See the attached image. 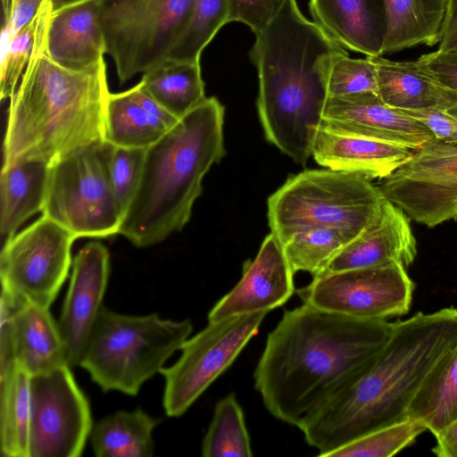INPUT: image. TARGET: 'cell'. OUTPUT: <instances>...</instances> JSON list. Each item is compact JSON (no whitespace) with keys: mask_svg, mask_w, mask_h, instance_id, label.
Listing matches in <instances>:
<instances>
[{"mask_svg":"<svg viewBox=\"0 0 457 457\" xmlns=\"http://www.w3.org/2000/svg\"><path fill=\"white\" fill-rule=\"evenodd\" d=\"M294 275L280 241L270 232L255 258L245 264L240 280L210 311L208 321L282 306L295 293Z\"/></svg>","mask_w":457,"mask_h":457,"instance_id":"cell-17","label":"cell"},{"mask_svg":"<svg viewBox=\"0 0 457 457\" xmlns=\"http://www.w3.org/2000/svg\"><path fill=\"white\" fill-rule=\"evenodd\" d=\"M9 0H2V5H6L8 4Z\"/></svg>","mask_w":457,"mask_h":457,"instance_id":"cell-44","label":"cell"},{"mask_svg":"<svg viewBox=\"0 0 457 457\" xmlns=\"http://www.w3.org/2000/svg\"><path fill=\"white\" fill-rule=\"evenodd\" d=\"M427 428L408 418L376 429L328 453L326 457H389L410 445Z\"/></svg>","mask_w":457,"mask_h":457,"instance_id":"cell-34","label":"cell"},{"mask_svg":"<svg viewBox=\"0 0 457 457\" xmlns=\"http://www.w3.org/2000/svg\"><path fill=\"white\" fill-rule=\"evenodd\" d=\"M386 34L382 53L440 43L448 0H384Z\"/></svg>","mask_w":457,"mask_h":457,"instance_id":"cell-25","label":"cell"},{"mask_svg":"<svg viewBox=\"0 0 457 457\" xmlns=\"http://www.w3.org/2000/svg\"><path fill=\"white\" fill-rule=\"evenodd\" d=\"M50 165L21 161L3 166L0 179V236L2 245L29 218L43 211Z\"/></svg>","mask_w":457,"mask_h":457,"instance_id":"cell-24","label":"cell"},{"mask_svg":"<svg viewBox=\"0 0 457 457\" xmlns=\"http://www.w3.org/2000/svg\"><path fill=\"white\" fill-rule=\"evenodd\" d=\"M439 50H457V0H448Z\"/></svg>","mask_w":457,"mask_h":457,"instance_id":"cell-42","label":"cell"},{"mask_svg":"<svg viewBox=\"0 0 457 457\" xmlns=\"http://www.w3.org/2000/svg\"><path fill=\"white\" fill-rule=\"evenodd\" d=\"M113 145L99 141L77 150L49 167L42 215L76 238L119 233L121 213L110 175Z\"/></svg>","mask_w":457,"mask_h":457,"instance_id":"cell-7","label":"cell"},{"mask_svg":"<svg viewBox=\"0 0 457 457\" xmlns=\"http://www.w3.org/2000/svg\"><path fill=\"white\" fill-rule=\"evenodd\" d=\"M385 196L359 176L307 170L289 177L268 199L271 233L280 243L311 228H330L351 242L379 219Z\"/></svg>","mask_w":457,"mask_h":457,"instance_id":"cell-5","label":"cell"},{"mask_svg":"<svg viewBox=\"0 0 457 457\" xmlns=\"http://www.w3.org/2000/svg\"><path fill=\"white\" fill-rule=\"evenodd\" d=\"M446 112L457 118V103Z\"/></svg>","mask_w":457,"mask_h":457,"instance_id":"cell-43","label":"cell"},{"mask_svg":"<svg viewBox=\"0 0 457 457\" xmlns=\"http://www.w3.org/2000/svg\"><path fill=\"white\" fill-rule=\"evenodd\" d=\"M13 362L30 376L69 366L65 344L49 308L17 304L2 292L0 371Z\"/></svg>","mask_w":457,"mask_h":457,"instance_id":"cell-14","label":"cell"},{"mask_svg":"<svg viewBox=\"0 0 457 457\" xmlns=\"http://www.w3.org/2000/svg\"><path fill=\"white\" fill-rule=\"evenodd\" d=\"M70 366L30 376L29 457H77L93 428L88 401Z\"/></svg>","mask_w":457,"mask_h":457,"instance_id":"cell-13","label":"cell"},{"mask_svg":"<svg viewBox=\"0 0 457 457\" xmlns=\"http://www.w3.org/2000/svg\"><path fill=\"white\" fill-rule=\"evenodd\" d=\"M224 113L216 97H206L145 148L140 179L118 234L146 247L185 227L205 174L226 154Z\"/></svg>","mask_w":457,"mask_h":457,"instance_id":"cell-4","label":"cell"},{"mask_svg":"<svg viewBox=\"0 0 457 457\" xmlns=\"http://www.w3.org/2000/svg\"><path fill=\"white\" fill-rule=\"evenodd\" d=\"M190 320L130 316L102 306L79 366L104 391L136 395L189 337Z\"/></svg>","mask_w":457,"mask_h":457,"instance_id":"cell-6","label":"cell"},{"mask_svg":"<svg viewBox=\"0 0 457 457\" xmlns=\"http://www.w3.org/2000/svg\"><path fill=\"white\" fill-rule=\"evenodd\" d=\"M145 151L143 148L113 145L110 160V175L113 194L122 217L137 187Z\"/></svg>","mask_w":457,"mask_h":457,"instance_id":"cell-36","label":"cell"},{"mask_svg":"<svg viewBox=\"0 0 457 457\" xmlns=\"http://www.w3.org/2000/svg\"><path fill=\"white\" fill-rule=\"evenodd\" d=\"M328 97L373 92L377 94L376 66L371 57L353 59L348 54L336 57L327 77Z\"/></svg>","mask_w":457,"mask_h":457,"instance_id":"cell-35","label":"cell"},{"mask_svg":"<svg viewBox=\"0 0 457 457\" xmlns=\"http://www.w3.org/2000/svg\"><path fill=\"white\" fill-rule=\"evenodd\" d=\"M109 273V253L98 241L86 244L73 259L70 285L58 321L70 367L80 363L103 306Z\"/></svg>","mask_w":457,"mask_h":457,"instance_id":"cell-15","label":"cell"},{"mask_svg":"<svg viewBox=\"0 0 457 457\" xmlns=\"http://www.w3.org/2000/svg\"><path fill=\"white\" fill-rule=\"evenodd\" d=\"M53 10L40 25L30 59L10 98L3 166L29 160L51 165L105 141V109L111 93L105 62L81 70L54 62L46 46Z\"/></svg>","mask_w":457,"mask_h":457,"instance_id":"cell-3","label":"cell"},{"mask_svg":"<svg viewBox=\"0 0 457 457\" xmlns=\"http://www.w3.org/2000/svg\"><path fill=\"white\" fill-rule=\"evenodd\" d=\"M204 457H252L253 449L243 409L230 393L215 405L202 443Z\"/></svg>","mask_w":457,"mask_h":457,"instance_id":"cell-30","label":"cell"},{"mask_svg":"<svg viewBox=\"0 0 457 457\" xmlns=\"http://www.w3.org/2000/svg\"><path fill=\"white\" fill-rule=\"evenodd\" d=\"M408 417L436 435L457 419V345L433 367L414 396Z\"/></svg>","mask_w":457,"mask_h":457,"instance_id":"cell-28","label":"cell"},{"mask_svg":"<svg viewBox=\"0 0 457 457\" xmlns=\"http://www.w3.org/2000/svg\"><path fill=\"white\" fill-rule=\"evenodd\" d=\"M386 199L428 228L457 220V143L434 140L378 186Z\"/></svg>","mask_w":457,"mask_h":457,"instance_id":"cell-12","label":"cell"},{"mask_svg":"<svg viewBox=\"0 0 457 457\" xmlns=\"http://www.w3.org/2000/svg\"><path fill=\"white\" fill-rule=\"evenodd\" d=\"M46 46L54 62L71 69L89 68L104 60L105 42L94 0L54 4Z\"/></svg>","mask_w":457,"mask_h":457,"instance_id":"cell-21","label":"cell"},{"mask_svg":"<svg viewBox=\"0 0 457 457\" xmlns=\"http://www.w3.org/2000/svg\"><path fill=\"white\" fill-rule=\"evenodd\" d=\"M75 239L45 215L13 235L2 245V290L17 303L49 308L68 276Z\"/></svg>","mask_w":457,"mask_h":457,"instance_id":"cell-10","label":"cell"},{"mask_svg":"<svg viewBox=\"0 0 457 457\" xmlns=\"http://www.w3.org/2000/svg\"><path fill=\"white\" fill-rule=\"evenodd\" d=\"M416 254L417 242L411 219L401 208L385 199L377 222L346 244L321 275L391 263L406 268L414 262Z\"/></svg>","mask_w":457,"mask_h":457,"instance_id":"cell-18","label":"cell"},{"mask_svg":"<svg viewBox=\"0 0 457 457\" xmlns=\"http://www.w3.org/2000/svg\"><path fill=\"white\" fill-rule=\"evenodd\" d=\"M415 285L400 263L314 277L296 293L303 303L360 320H386L409 312Z\"/></svg>","mask_w":457,"mask_h":457,"instance_id":"cell-11","label":"cell"},{"mask_svg":"<svg viewBox=\"0 0 457 457\" xmlns=\"http://www.w3.org/2000/svg\"><path fill=\"white\" fill-rule=\"evenodd\" d=\"M313 21L343 48L382 56L386 34L384 0H310Z\"/></svg>","mask_w":457,"mask_h":457,"instance_id":"cell-20","label":"cell"},{"mask_svg":"<svg viewBox=\"0 0 457 457\" xmlns=\"http://www.w3.org/2000/svg\"><path fill=\"white\" fill-rule=\"evenodd\" d=\"M44 0H9L3 8L4 21L10 25L12 37L37 13Z\"/></svg>","mask_w":457,"mask_h":457,"instance_id":"cell-40","label":"cell"},{"mask_svg":"<svg viewBox=\"0 0 457 457\" xmlns=\"http://www.w3.org/2000/svg\"><path fill=\"white\" fill-rule=\"evenodd\" d=\"M415 62L422 71L457 94V50L438 49L421 55Z\"/></svg>","mask_w":457,"mask_h":457,"instance_id":"cell-38","label":"cell"},{"mask_svg":"<svg viewBox=\"0 0 457 457\" xmlns=\"http://www.w3.org/2000/svg\"><path fill=\"white\" fill-rule=\"evenodd\" d=\"M321 125L417 150L436 140L420 120L386 104L378 94L363 92L328 97Z\"/></svg>","mask_w":457,"mask_h":457,"instance_id":"cell-16","label":"cell"},{"mask_svg":"<svg viewBox=\"0 0 457 457\" xmlns=\"http://www.w3.org/2000/svg\"><path fill=\"white\" fill-rule=\"evenodd\" d=\"M139 82L178 120L206 98L200 62L166 59L143 73Z\"/></svg>","mask_w":457,"mask_h":457,"instance_id":"cell-26","label":"cell"},{"mask_svg":"<svg viewBox=\"0 0 457 457\" xmlns=\"http://www.w3.org/2000/svg\"><path fill=\"white\" fill-rule=\"evenodd\" d=\"M285 2L286 0H227L228 23H244L255 34L277 16Z\"/></svg>","mask_w":457,"mask_h":457,"instance_id":"cell-37","label":"cell"},{"mask_svg":"<svg viewBox=\"0 0 457 457\" xmlns=\"http://www.w3.org/2000/svg\"><path fill=\"white\" fill-rule=\"evenodd\" d=\"M456 345V308L418 312L394 322L390 338L370 369L297 428L318 455L326 457L371 431L407 420L426 377Z\"/></svg>","mask_w":457,"mask_h":457,"instance_id":"cell-2","label":"cell"},{"mask_svg":"<svg viewBox=\"0 0 457 457\" xmlns=\"http://www.w3.org/2000/svg\"><path fill=\"white\" fill-rule=\"evenodd\" d=\"M433 453L439 457H457V419L435 435Z\"/></svg>","mask_w":457,"mask_h":457,"instance_id":"cell-41","label":"cell"},{"mask_svg":"<svg viewBox=\"0 0 457 457\" xmlns=\"http://www.w3.org/2000/svg\"><path fill=\"white\" fill-rule=\"evenodd\" d=\"M227 0H195L190 19L167 59L200 62L202 52L228 23Z\"/></svg>","mask_w":457,"mask_h":457,"instance_id":"cell-32","label":"cell"},{"mask_svg":"<svg viewBox=\"0 0 457 457\" xmlns=\"http://www.w3.org/2000/svg\"><path fill=\"white\" fill-rule=\"evenodd\" d=\"M0 446L6 457H29L30 375L13 362L0 371Z\"/></svg>","mask_w":457,"mask_h":457,"instance_id":"cell-27","label":"cell"},{"mask_svg":"<svg viewBox=\"0 0 457 457\" xmlns=\"http://www.w3.org/2000/svg\"><path fill=\"white\" fill-rule=\"evenodd\" d=\"M195 0H94L120 84L165 61Z\"/></svg>","mask_w":457,"mask_h":457,"instance_id":"cell-8","label":"cell"},{"mask_svg":"<svg viewBox=\"0 0 457 457\" xmlns=\"http://www.w3.org/2000/svg\"><path fill=\"white\" fill-rule=\"evenodd\" d=\"M267 312L209 321L181 346L179 359L160 373L165 379L163 407L179 417L235 361L256 335Z\"/></svg>","mask_w":457,"mask_h":457,"instance_id":"cell-9","label":"cell"},{"mask_svg":"<svg viewBox=\"0 0 457 457\" xmlns=\"http://www.w3.org/2000/svg\"><path fill=\"white\" fill-rule=\"evenodd\" d=\"M346 244V238L337 230L311 228L294 234L281 245L294 273L305 271L314 278L324 272Z\"/></svg>","mask_w":457,"mask_h":457,"instance_id":"cell-31","label":"cell"},{"mask_svg":"<svg viewBox=\"0 0 457 457\" xmlns=\"http://www.w3.org/2000/svg\"><path fill=\"white\" fill-rule=\"evenodd\" d=\"M158 422L139 408L108 415L92 428L93 451L99 457L153 456L152 434Z\"/></svg>","mask_w":457,"mask_h":457,"instance_id":"cell-29","label":"cell"},{"mask_svg":"<svg viewBox=\"0 0 457 457\" xmlns=\"http://www.w3.org/2000/svg\"><path fill=\"white\" fill-rule=\"evenodd\" d=\"M376 66L377 94L390 107L401 111H447L457 94L422 71L416 62L371 57Z\"/></svg>","mask_w":457,"mask_h":457,"instance_id":"cell-23","label":"cell"},{"mask_svg":"<svg viewBox=\"0 0 457 457\" xmlns=\"http://www.w3.org/2000/svg\"><path fill=\"white\" fill-rule=\"evenodd\" d=\"M394 322L360 320L303 303L269 333L253 373L269 412L296 426L374 363Z\"/></svg>","mask_w":457,"mask_h":457,"instance_id":"cell-1","label":"cell"},{"mask_svg":"<svg viewBox=\"0 0 457 457\" xmlns=\"http://www.w3.org/2000/svg\"><path fill=\"white\" fill-rule=\"evenodd\" d=\"M413 151L403 145L332 130L320 124L312 155L320 166L373 180L388 177Z\"/></svg>","mask_w":457,"mask_h":457,"instance_id":"cell-19","label":"cell"},{"mask_svg":"<svg viewBox=\"0 0 457 457\" xmlns=\"http://www.w3.org/2000/svg\"><path fill=\"white\" fill-rule=\"evenodd\" d=\"M54 0H44L37 13L7 43H1L0 97L11 98L30 59L40 25Z\"/></svg>","mask_w":457,"mask_h":457,"instance_id":"cell-33","label":"cell"},{"mask_svg":"<svg viewBox=\"0 0 457 457\" xmlns=\"http://www.w3.org/2000/svg\"><path fill=\"white\" fill-rule=\"evenodd\" d=\"M423 123L438 141L457 143V118L443 110L403 111Z\"/></svg>","mask_w":457,"mask_h":457,"instance_id":"cell-39","label":"cell"},{"mask_svg":"<svg viewBox=\"0 0 457 457\" xmlns=\"http://www.w3.org/2000/svg\"><path fill=\"white\" fill-rule=\"evenodd\" d=\"M178 120L138 82L126 91L110 93L105 109L104 140L114 146L145 149Z\"/></svg>","mask_w":457,"mask_h":457,"instance_id":"cell-22","label":"cell"}]
</instances>
